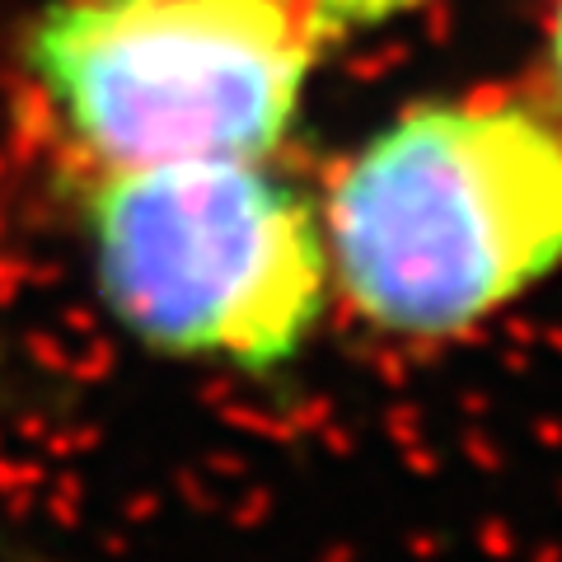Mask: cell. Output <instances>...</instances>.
Instances as JSON below:
<instances>
[{
  "mask_svg": "<svg viewBox=\"0 0 562 562\" xmlns=\"http://www.w3.org/2000/svg\"><path fill=\"white\" fill-rule=\"evenodd\" d=\"M319 5V14L333 24H371V20H384V14L394 10H408L417 5V0H314Z\"/></svg>",
  "mask_w": 562,
  "mask_h": 562,
  "instance_id": "277c9868",
  "label": "cell"
},
{
  "mask_svg": "<svg viewBox=\"0 0 562 562\" xmlns=\"http://www.w3.org/2000/svg\"><path fill=\"white\" fill-rule=\"evenodd\" d=\"M324 29L314 0H66L33 24L29 70L90 179L262 160Z\"/></svg>",
  "mask_w": 562,
  "mask_h": 562,
  "instance_id": "7a4b0ae2",
  "label": "cell"
},
{
  "mask_svg": "<svg viewBox=\"0 0 562 562\" xmlns=\"http://www.w3.org/2000/svg\"><path fill=\"white\" fill-rule=\"evenodd\" d=\"M90 239L113 314L179 357L262 371L286 361L324 310V235L258 160L94 179Z\"/></svg>",
  "mask_w": 562,
  "mask_h": 562,
  "instance_id": "3957f363",
  "label": "cell"
},
{
  "mask_svg": "<svg viewBox=\"0 0 562 562\" xmlns=\"http://www.w3.org/2000/svg\"><path fill=\"white\" fill-rule=\"evenodd\" d=\"M347 305L398 338H450L562 262V132L516 99L403 113L328 188Z\"/></svg>",
  "mask_w": 562,
  "mask_h": 562,
  "instance_id": "6da1fadb",
  "label": "cell"
},
{
  "mask_svg": "<svg viewBox=\"0 0 562 562\" xmlns=\"http://www.w3.org/2000/svg\"><path fill=\"white\" fill-rule=\"evenodd\" d=\"M549 85H553V109H558V132H562V0L553 14V33H549Z\"/></svg>",
  "mask_w": 562,
  "mask_h": 562,
  "instance_id": "5b68a950",
  "label": "cell"
}]
</instances>
